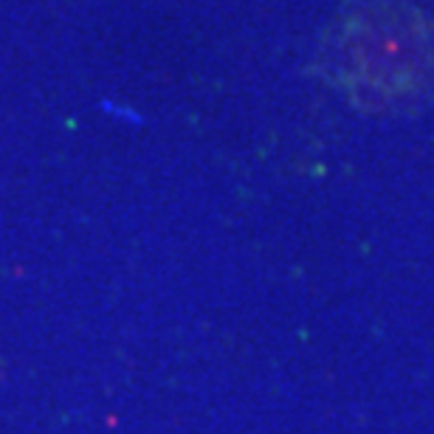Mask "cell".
Masks as SVG:
<instances>
[{
	"label": "cell",
	"instance_id": "obj_1",
	"mask_svg": "<svg viewBox=\"0 0 434 434\" xmlns=\"http://www.w3.org/2000/svg\"><path fill=\"white\" fill-rule=\"evenodd\" d=\"M319 71L353 107L404 116L434 105V0H341Z\"/></svg>",
	"mask_w": 434,
	"mask_h": 434
}]
</instances>
